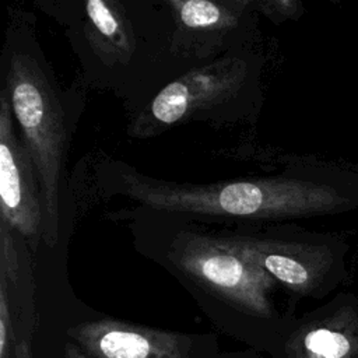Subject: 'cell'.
I'll return each mask as SVG.
<instances>
[{"label":"cell","instance_id":"obj_9","mask_svg":"<svg viewBox=\"0 0 358 358\" xmlns=\"http://www.w3.org/2000/svg\"><path fill=\"white\" fill-rule=\"evenodd\" d=\"M0 220L25 238L34 255L38 252L43 225L41 182L3 90H0Z\"/></svg>","mask_w":358,"mask_h":358},{"label":"cell","instance_id":"obj_10","mask_svg":"<svg viewBox=\"0 0 358 358\" xmlns=\"http://www.w3.org/2000/svg\"><path fill=\"white\" fill-rule=\"evenodd\" d=\"M67 336L90 358H192L194 337L108 316L67 327Z\"/></svg>","mask_w":358,"mask_h":358},{"label":"cell","instance_id":"obj_4","mask_svg":"<svg viewBox=\"0 0 358 358\" xmlns=\"http://www.w3.org/2000/svg\"><path fill=\"white\" fill-rule=\"evenodd\" d=\"M0 90L10 101L21 138L35 162L43 200L42 243L55 248L60 238L66 164L85 103V85L77 80L64 90L36 36L35 15L7 11L0 50Z\"/></svg>","mask_w":358,"mask_h":358},{"label":"cell","instance_id":"obj_5","mask_svg":"<svg viewBox=\"0 0 358 358\" xmlns=\"http://www.w3.org/2000/svg\"><path fill=\"white\" fill-rule=\"evenodd\" d=\"M263 67L262 48H250L186 71L127 116V137L148 140L193 122L214 127L256 123L263 106Z\"/></svg>","mask_w":358,"mask_h":358},{"label":"cell","instance_id":"obj_11","mask_svg":"<svg viewBox=\"0 0 358 358\" xmlns=\"http://www.w3.org/2000/svg\"><path fill=\"white\" fill-rule=\"evenodd\" d=\"M281 358H358V308L345 295L303 316L288 334Z\"/></svg>","mask_w":358,"mask_h":358},{"label":"cell","instance_id":"obj_14","mask_svg":"<svg viewBox=\"0 0 358 358\" xmlns=\"http://www.w3.org/2000/svg\"><path fill=\"white\" fill-rule=\"evenodd\" d=\"M351 168H352V171L358 175V164H354V165H351Z\"/></svg>","mask_w":358,"mask_h":358},{"label":"cell","instance_id":"obj_2","mask_svg":"<svg viewBox=\"0 0 358 358\" xmlns=\"http://www.w3.org/2000/svg\"><path fill=\"white\" fill-rule=\"evenodd\" d=\"M57 22L85 88L117 98L127 116L186 71L171 53L166 0H35Z\"/></svg>","mask_w":358,"mask_h":358},{"label":"cell","instance_id":"obj_1","mask_svg":"<svg viewBox=\"0 0 358 358\" xmlns=\"http://www.w3.org/2000/svg\"><path fill=\"white\" fill-rule=\"evenodd\" d=\"M69 182L80 194L123 199L208 225L292 222L358 207V175L351 165L316 159H298L275 175L189 183L150 176L99 150L76 165Z\"/></svg>","mask_w":358,"mask_h":358},{"label":"cell","instance_id":"obj_13","mask_svg":"<svg viewBox=\"0 0 358 358\" xmlns=\"http://www.w3.org/2000/svg\"><path fill=\"white\" fill-rule=\"evenodd\" d=\"M63 358H90V357L87 354H84L73 341H67L64 344Z\"/></svg>","mask_w":358,"mask_h":358},{"label":"cell","instance_id":"obj_3","mask_svg":"<svg viewBox=\"0 0 358 358\" xmlns=\"http://www.w3.org/2000/svg\"><path fill=\"white\" fill-rule=\"evenodd\" d=\"M103 218L124 222L134 250L169 273L210 312L248 323L280 320L273 296L281 285L218 241L207 224L129 204L106 211Z\"/></svg>","mask_w":358,"mask_h":358},{"label":"cell","instance_id":"obj_8","mask_svg":"<svg viewBox=\"0 0 358 358\" xmlns=\"http://www.w3.org/2000/svg\"><path fill=\"white\" fill-rule=\"evenodd\" d=\"M38 303L35 256L25 238L0 220V358H32Z\"/></svg>","mask_w":358,"mask_h":358},{"label":"cell","instance_id":"obj_6","mask_svg":"<svg viewBox=\"0 0 358 358\" xmlns=\"http://www.w3.org/2000/svg\"><path fill=\"white\" fill-rule=\"evenodd\" d=\"M208 227L218 241L262 267L294 295L320 298L345 277L348 243L341 235L310 231L294 222Z\"/></svg>","mask_w":358,"mask_h":358},{"label":"cell","instance_id":"obj_7","mask_svg":"<svg viewBox=\"0 0 358 358\" xmlns=\"http://www.w3.org/2000/svg\"><path fill=\"white\" fill-rule=\"evenodd\" d=\"M166 1L172 17L171 53L185 71L262 45V17L253 0Z\"/></svg>","mask_w":358,"mask_h":358},{"label":"cell","instance_id":"obj_12","mask_svg":"<svg viewBox=\"0 0 358 358\" xmlns=\"http://www.w3.org/2000/svg\"><path fill=\"white\" fill-rule=\"evenodd\" d=\"M253 4L262 18L275 25L296 21L305 14V6L301 0H253Z\"/></svg>","mask_w":358,"mask_h":358}]
</instances>
